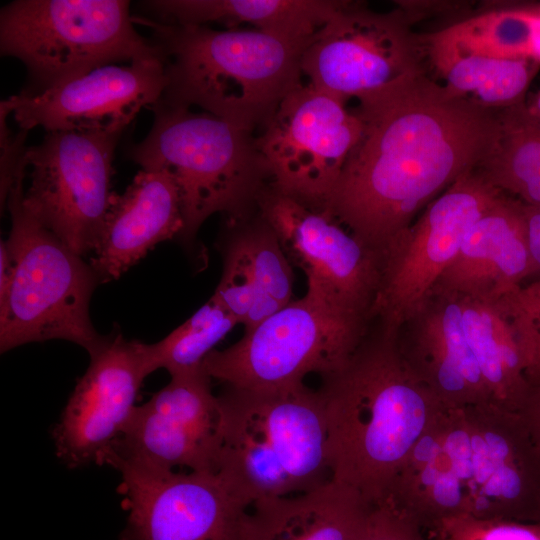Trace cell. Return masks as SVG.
Returning <instances> with one entry per match:
<instances>
[{
	"instance_id": "cell-1",
	"label": "cell",
	"mask_w": 540,
	"mask_h": 540,
	"mask_svg": "<svg viewBox=\"0 0 540 540\" xmlns=\"http://www.w3.org/2000/svg\"><path fill=\"white\" fill-rule=\"evenodd\" d=\"M362 122L326 209L380 252L461 176L499 130V110L449 92L426 73L358 102Z\"/></svg>"
},
{
	"instance_id": "cell-2",
	"label": "cell",
	"mask_w": 540,
	"mask_h": 540,
	"mask_svg": "<svg viewBox=\"0 0 540 540\" xmlns=\"http://www.w3.org/2000/svg\"><path fill=\"white\" fill-rule=\"evenodd\" d=\"M318 389L328 432L333 480L368 502L386 498L421 436L445 410L398 345V331L376 321Z\"/></svg>"
},
{
	"instance_id": "cell-3",
	"label": "cell",
	"mask_w": 540,
	"mask_h": 540,
	"mask_svg": "<svg viewBox=\"0 0 540 540\" xmlns=\"http://www.w3.org/2000/svg\"><path fill=\"white\" fill-rule=\"evenodd\" d=\"M412 478L434 521L540 523V448L518 412L492 403L443 410L414 447Z\"/></svg>"
},
{
	"instance_id": "cell-4",
	"label": "cell",
	"mask_w": 540,
	"mask_h": 540,
	"mask_svg": "<svg viewBox=\"0 0 540 540\" xmlns=\"http://www.w3.org/2000/svg\"><path fill=\"white\" fill-rule=\"evenodd\" d=\"M133 21L151 30L163 60L167 84L159 101L166 105L195 106L255 133L302 83L301 59L312 38L164 24L140 15Z\"/></svg>"
},
{
	"instance_id": "cell-5",
	"label": "cell",
	"mask_w": 540,
	"mask_h": 540,
	"mask_svg": "<svg viewBox=\"0 0 540 540\" xmlns=\"http://www.w3.org/2000/svg\"><path fill=\"white\" fill-rule=\"evenodd\" d=\"M219 468L252 501L307 492L333 479L319 390L225 385Z\"/></svg>"
},
{
	"instance_id": "cell-6",
	"label": "cell",
	"mask_w": 540,
	"mask_h": 540,
	"mask_svg": "<svg viewBox=\"0 0 540 540\" xmlns=\"http://www.w3.org/2000/svg\"><path fill=\"white\" fill-rule=\"evenodd\" d=\"M146 137L129 148L141 169H167L178 185L184 228L180 239L194 240L213 214L239 221L258 212L270 183L256 134L206 112L157 101Z\"/></svg>"
},
{
	"instance_id": "cell-7",
	"label": "cell",
	"mask_w": 540,
	"mask_h": 540,
	"mask_svg": "<svg viewBox=\"0 0 540 540\" xmlns=\"http://www.w3.org/2000/svg\"><path fill=\"white\" fill-rule=\"evenodd\" d=\"M24 179L16 182L6 202L11 230L4 241L11 269L8 284L0 292V351L62 339L92 356L108 337L95 330L89 314L92 294L101 279L90 262L27 209Z\"/></svg>"
},
{
	"instance_id": "cell-8",
	"label": "cell",
	"mask_w": 540,
	"mask_h": 540,
	"mask_svg": "<svg viewBox=\"0 0 540 540\" xmlns=\"http://www.w3.org/2000/svg\"><path fill=\"white\" fill-rule=\"evenodd\" d=\"M127 0H15L0 12V52L20 60L36 95L106 65L161 58ZM162 59V58H161Z\"/></svg>"
},
{
	"instance_id": "cell-9",
	"label": "cell",
	"mask_w": 540,
	"mask_h": 540,
	"mask_svg": "<svg viewBox=\"0 0 540 540\" xmlns=\"http://www.w3.org/2000/svg\"><path fill=\"white\" fill-rule=\"evenodd\" d=\"M371 321L341 311L306 292L264 319L224 350L202 363L224 385L267 390L302 383L341 368L366 334Z\"/></svg>"
},
{
	"instance_id": "cell-10",
	"label": "cell",
	"mask_w": 540,
	"mask_h": 540,
	"mask_svg": "<svg viewBox=\"0 0 540 540\" xmlns=\"http://www.w3.org/2000/svg\"><path fill=\"white\" fill-rule=\"evenodd\" d=\"M410 4L376 12L343 1L312 37L301 59L309 83L346 103L373 97L425 74V36L413 30L422 17Z\"/></svg>"
},
{
	"instance_id": "cell-11",
	"label": "cell",
	"mask_w": 540,
	"mask_h": 540,
	"mask_svg": "<svg viewBox=\"0 0 540 540\" xmlns=\"http://www.w3.org/2000/svg\"><path fill=\"white\" fill-rule=\"evenodd\" d=\"M503 193L475 168L434 199L380 251L370 320L399 331L429 297L466 234Z\"/></svg>"
},
{
	"instance_id": "cell-12",
	"label": "cell",
	"mask_w": 540,
	"mask_h": 540,
	"mask_svg": "<svg viewBox=\"0 0 540 540\" xmlns=\"http://www.w3.org/2000/svg\"><path fill=\"white\" fill-rule=\"evenodd\" d=\"M123 132L54 131L28 148L27 209L76 254L92 253L111 203L113 159Z\"/></svg>"
},
{
	"instance_id": "cell-13",
	"label": "cell",
	"mask_w": 540,
	"mask_h": 540,
	"mask_svg": "<svg viewBox=\"0 0 540 540\" xmlns=\"http://www.w3.org/2000/svg\"><path fill=\"white\" fill-rule=\"evenodd\" d=\"M362 122L344 101L300 84L256 134L270 184L316 208L327 201L359 140Z\"/></svg>"
},
{
	"instance_id": "cell-14",
	"label": "cell",
	"mask_w": 540,
	"mask_h": 540,
	"mask_svg": "<svg viewBox=\"0 0 540 540\" xmlns=\"http://www.w3.org/2000/svg\"><path fill=\"white\" fill-rule=\"evenodd\" d=\"M109 465L121 474L118 491L128 511L119 540H240L253 501L221 471Z\"/></svg>"
},
{
	"instance_id": "cell-15",
	"label": "cell",
	"mask_w": 540,
	"mask_h": 540,
	"mask_svg": "<svg viewBox=\"0 0 540 540\" xmlns=\"http://www.w3.org/2000/svg\"><path fill=\"white\" fill-rule=\"evenodd\" d=\"M291 263L307 278V292L346 313L370 320L380 279V253L346 229L327 209L310 206L271 185L258 201Z\"/></svg>"
},
{
	"instance_id": "cell-16",
	"label": "cell",
	"mask_w": 540,
	"mask_h": 540,
	"mask_svg": "<svg viewBox=\"0 0 540 540\" xmlns=\"http://www.w3.org/2000/svg\"><path fill=\"white\" fill-rule=\"evenodd\" d=\"M203 367L171 375L149 401L136 406L105 463L216 472L221 451V410Z\"/></svg>"
},
{
	"instance_id": "cell-17",
	"label": "cell",
	"mask_w": 540,
	"mask_h": 540,
	"mask_svg": "<svg viewBox=\"0 0 540 540\" xmlns=\"http://www.w3.org/2000/svg\"><path fill=\"white\" fill-rule=\"evenodd\" d=\"M167 84L161 58L94 69L36 95L7 100L19 128L124 132L135 116L161 98Z\"/></svg>"
},
{
	"instance_id": "cell-18",
	"label": "cell",
	"mask_w": 540,
	"mask_h": 540,
	"mask_svg": "<svg viewBox=\"0 0 540 540\" xmlns=\"http://www.w3.org/2000/svg\"><path fill=\"white\" fill-rule=\"evenodd\" d=\"M140 342L112 332L90 356L52 436L57 457L69 468L105 464L124 432L147 377Z\"/></svg>"
},
{
	"instance_id": "cell-19",
	"label": "cell",
	"mask_w": 540,
	"mask_h": 540,
	"mask_svg": "<svg viewBox=\"0 0 540 540\" xmlns=\"http://www.w3.org/2000/svg\"><path fill=\"white\" fill-rule=\"evenodd\" d=\"M397 340L404 359L445 409L493 404L465 335L458 297L431 293L402 324Z\"/></svg>"
},
{
	"instance_id": "cell-20",
	"label": "cell",
	"mask_w": 540,
	"mask_h": 540,
	"mask_svg": "<svg viewBox=\"0 0 540 540\" xmlns=\"http://www.w3.org/2000/svg\"><path fill=\"white\" fill-rule=\"evenodd\" d=\"M537 273L521 202L503 193L470 228L431 293L498 298Z\"/></svg>"
},
{
	"instance_id": "cell-21",
	"label": "cell",
	"mask_w": 540,
	"mask_h": 540,
	"mask_svg": "<svg viewBox=\"0 0 540 540\" xmlns=\"http://www.w3.org/2000/svg\"><path fill=\"white\" fill-rule=\"evenodd\" d=\"M183 228L173 175L141 169L122 194L114 192L90 264L102 283L117 279L156 244L179 238Z\"/></svg>"
},
{
	"instance_id": "cell-22",
	"label": "cell",
	"mask_w": 540,
	"mask_h": 540,
	"mask_svg": "<svg viewBox=\"0 0 540 540\" xmlns=\"http://www.w3.org/2000/svg\"><path fill=\"white\" fill-rule=\"evenodd\" d=\"M372 506L356 489L332 479L307 492L254 501L240 540H362Z\"/></svg>"
},
{
	"instance_id": "cell-23",
	"label": "cell",
	"mask_w": 540,
	"mask_h": 540,
	"mask_svg": "<svg viewBox=\"0 0 540 540\" xmlns=\"http://www.w3.org/2000/svg\"><path fill=\"white\" fill-rule=\"evenodd\" d=\"M148 19L176 25L219 23L291 39H311L337 12L336 0H152L141 3Z\"/></svg>"
},
{
	"instance_id": "cell-24",
	"label": "cell",
	"mask_w": 540,
	"mask_h": 540,
	"mask_svg": "<svg viewBox=\"0 0 540 540\" xmlns=\"http://www.w3.org/2000/svg\"><path fill=\"white\" fill-rule=\"evenodd\" d=\"M425 47L439 83L452 94L487 109L524 103L540 70V63L534 60L499 58L467 49L442 30L425 36Z\"/></svg>"
},
{
	"instance_id": "cell-25",
	"label": "cell",
	"mask_w": 540,
	"mask_h": 540,
	"mask_svg": "<svg viewBox=\"0 0 540 540\" xmlns=\"http://www.w3.org/2000/svg\"><path fill=\"white\" fill-rule=\"evenodd\" d=\"M504 295L492 299L456 297L465 335L493 404L519 412L532 387L525 376L521 345Z\"/></svg>"
},
{
	"instance_id": "cell-26",
	"label": "cell",
	"mask_w": 540,
	"mask_h": 540,
	"mask_svg": "<svg viewBox=\"0 0 540 540\" xmlns=\"http://www.w3.org/2000/svg\"><path fill=\"white\" fill-rule=\"evenodd\" d=\"M525 102L499 110L498 134L476 169L500 192L540 205V120Z\"/></svg>"
},
{
	"instance_id": "cell-27",
	"label": "cell",
	"mask_w": 540,
	"mask_h": 540,
	"mask_svg": "<svg viewBox=\"0 0 540 540\" xmlns=\"http://www.w3.org/2000/svg\"><path fill=\"white\" fill-rule=\"evenodd\" d=\"M219 241L237 252L256 288L258 306L252 328L292 301V265L258 212L245 220H225Z\"/></svg>"
},
{
	"instance_id": "cell-28",
	"label": "cell",
	"mask_w": 540,
	"mask_h": 540,
	"mask_svg": "<svg viewBox=\"0 0 540 540\" xmlns=\"http://www.w3.org/2000/svg\"><path fill=\"white\" fill-rule=\"evenodd\" d=\"M237 324L231 313L211 297L162 340L140 342L147 375L161 368L171 376L201 367L215 345Z\"/></svg>"
},
{
	"instance_id": "cell-29",
	"label": "cell",
	"mask_w": 540,
	"mask_h": 540,
	"mask_svg": "<svg viewBox=\"0 0 540 540\" xmlns=\"http://www.w3.org/2000/svg\"><path fill=\"white\" fill-rule=\"evenodd\" d=\"M441 30L472 51L540 63V17L522 7L485 12Z\"/></svg>"
},
{
	"instance_id": "cell-30",
	"label": "cell",
	"mask_w": 540,
	"mask_h": 540,
	"mask_svg": "<svg viewBox=\"0 0 540 540\" xmlns=\"http://www.w3.org/2000/svg\"><path fill=\"white\" fill-rule=\"evenodd\" d=\"M521 345L525 376L531 387L540 386V278L505 294Z\"/></svg>"
},
{
	"instance_id": "cell-31",
	"label": "cell",
	"mask_w": 540,
	"mask_h": 540,
	"mask_svg": "<svg viewBox=\"0 0 540 540\" xmlns=\"http://www.w3.org/2000/svg\"><path fill=\"white\" fill-rule=\"evenodd\" d=\"M428 532L443 540H540V523L459 515L442 520Z\"/></svg>"
},
{
	"instance_id": "cell-32",
	"label": "cell",
	"mask_w": 540,
	"mask_h": 540,
	"mask_svg": "<svg viewBox=\"0 0 540 540\" xmlns=\"http://www.w3.org/2000/svg\"><path fill=\"white\" fill-rule=\"evenodd\" d=\"M12 115V107L7 99L0 102V203L1 211L6 208L9 193L16 182L25 178L27 171L26 137L28 132L19 128L11 131L8 117Z\"/></svg>"
},
{
	"instance_id": "cell-33",
	"label": "cell",
	"mask_w": 540,
	"mask_h": 540,
	"mask_svg": "<svg viewBox=\"0 0 540 540\" xmlns=\"http://www.w3.org/2000/svg\"><path fill=\"white\" fill-rule=\"evenodd\" d=\"M362 540H429L425 530L390 497L373 504Z\"/></svg>"
},
{
	"instance_id": "cell-34",
	"label": "cell",
	"mask_w": 540,
	"mask_h": 540,
	"mask_svg": "<svg viewBox=\"0 0 540 540\" xmlns=\"http://www.w3.org/2000/svg\"><path fill=\"white\" fill-rule=\"evenodd\" d=\"M521 205L530 253L540 270V205Z\"/></svg>"
},
{
	"instance_id": "cell-35",
	"label": "cell",
	"mask_w": 540,
	"mask_h": 540,
	"mask_svg": "<svg viewBox=\"0 0 540 540\" xmlns=\"http://www.w3.org/2000/svg\"><path fill=\"white\" fill-rule=\"evenodd\" d=\"M518 413L523 417L533 439L540 448V386L531 388Z\"/></svg>"
},
{
	"instance_id": "cell-36",
	"label": "cell",
	"mask_w": 540,
	"mask_h": 540,
	"mask_svg": "<svg viewBox=\"0 0 540 540\" xmlns=\"http://www.w3.org/2000/svg\"><path fill=\"white\" fill-rule=\"evenodd\" d=\"M525 108L531 116L540 120V90L529 101L525 102Z\"/></svg>"
},
{
	"instance_id": "cell-37",
	"label": "cell",
	"mask_w": 540,
	"mask_h": 540,
	"mask_svg": "<svg viewBox=\"0 0 540 540\" xmlns=\"http://www.w3.org/2000/svg\"><path fill=\"white\" fill-rule=\"evenodd\" d=\"M521 7L524 8L526 11L540 17V3L539 4L525 5V6H521Z\"/></svg>"
},
{
	"instance_id": "cell-38",
	"label": "cell",
	"mask_w": 540,
	"mask_h": 540,
	"mask_svg": "<svg viewBox=\"0 0 540 540\" xmlns=\"http://www.w3.org/2000/svg\"><path fill=\"white\" fill-rule=\"evenodd\" d=\"M427 535L429 540H443L438 535L432 532H427Z\"/></svg>"
}]
</instances>
